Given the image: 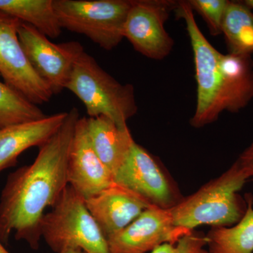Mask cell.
<instances>
[{"instance_id":"obj_10","label":"cell","mask_w":253,"mask_h":253,"mask_svg":"<svg viewBox=\"0 0 253 253\" xmlns=\"http://www.w3.org/2000/svg\"><path fill=\"white\" fill-rule=\"evenodd\" d=\"M114 182L162 209H170L182 199L157 161L136 142L114 174Z\"/></svg>"},{"instance_id":"obj_19","label":"cell","mask_w":253,"mask_h":253,"mask_svg":"<svg viewBox=\"0 0 253 253\" xmlns=\"http://www.w3.org/2000/svg\"><path fill=\"white\" fill-rule=\"evenodd\" d=\"M46 115L24 96L0 81V129L45 117Z\"/></svg>"},{"instance_id":"obj_6","label":"cell","mask_w":253,"mask_h":253,"mask_svg":"<svg viewBox=\"0 0 253 253\" xmlns=\"http://www.w3.org/2000/svg\"><path fill=\"white\" fill-rule=\"evenodd\" d=\"M133 0H53L62 29L83 35L107 51L119 45Z\"/></svg>"},{"instance_id":"obj_24","label":"cell","mask_w":253,"mask_h":253,"mask_svg":"<svg viewBox=\"0 0 253 253\" xmlns=\"http://www.w3.org/2000/svg\"><path fill=\"white\" fill-rule=\"evenodd\" d=\"M245 4L247 5L248 6L251 10H253V0H246V1H244Z\"/></svg>"},{"instance_id":"obj_12","label":"cell","mask_w":253,"mask_h":253,"mask_svg":"<svg viewBox=\"0 0 253 253\" xmlns=\"http://www.w3.org/2000/svg\"><path fill=\"white\" fill-rule=\"evenodd\" d=\"M87 118L78 120L68 161V185L84 199H89L115 184L114 176L101 162L91 144Z\"/></svg>"},{"instance_id":"obj_23","label":"cell","mask_w":253,"mask_h":253,"mask_svg":"<svg viewBox=\"0 0 253 253\" xmlns=\"http://www.w3.org/2000/svg\"><path fill=\"white\" fill-rule=\"evenodd\" d=\"M61 253H84V251H83V250H81V249H71L65 250V251H63V252H61Z\"/></svg>"},{"instance_id":"obj_18","label":"cell","mask_w":253,"mask_h":253,"mask_svg":"<svg viewBox=\"0 0 253 253\" xmlns=\"http://www.w3.org/2000/svg\"><path fill=\"white\" fill-rule=\"evenodd\" d=\"M229 53H253V12L244 1H229L221 26Z\"/></svg>"},{"instance_id":"obj_3","label":"cell","mask_w":253,"mask_h":253,"mask_svg":"<svg viewBox=\"0 0 253 253\" xmlns=\"http://www.w3.org/2000/svg\"><path fill=\"white\" fill-rule=\"evenodd\" d=\"M249 179L238 160L226 172L169 209L174 225L194 231L201 225L231 226L244 215L247 203L239 192Z\"/></svg>"},{"instance_id":"obj_2","label":"cell","mask_w":253,"mask_h":253,"mask_svg":"<svg viewBox=\"0 0 253 253\" xmlns=\"http://www.w3.org/2000/svg\"><path fill=\"white\" fill-rule=\"evenodd\" d=\"M174 11L185 22L194 53L197 99L191 126L204 127L224 111L244 109L253 99L251 56L219 52L201 32L187 1H178Z\"/></svg>"},{"instance_id":"obj_1","label":"cell","mask_w":253,"mask_h":253,"mask_svg":"<svg viewBox=\"0 0 253 253\" xmlns=\"http://www.w3.org/2000/svg\"><path fill=\"white\" fill-rule=\"evenodd\" d=\"M79 111L68 112L59 130L40 147L34 162L8 176L0 197V241L6 244L11 233L38 250L41 223L68 186V161Z\"/></svg>"},{"instance_id":"obj_22","label":"cell","mask_w":253,"mask_h":253,"mask_svg":"<svg viewBox=\"0 0 253 253\" xmlns=\"http://www.w3.org/2000/svg\"><path fill=\"white\" fill-rule=\"evenodd\" d=\"M241 167L250 178H253V142L238 158Z\"/></svg>"},{"instance_id":"obj_4","label":"cell","mask_w":253,"mask_h":253,"mask_svg":"<svg viewBox=\"0 0 253 253\" xmlns=\"http://www.w3.org/2000/svg\"><path fill=\"white\" fill-rule=\"evenodd\" d=\"M66 89L83 103L89 118L106 116L123 126L137 113L134 86L116 81L85 51L75 63Z\"/></svg>"},{"instance_id":"obj_17","label":"cell","mask_w":253,"mask_h":253,"mask_svg":"<svg viewBox=\"0 0 253 253\" xmlns=\"http://www.w3.org/2000/svg\"><path fill=\"white\" fill-rule=\"evenodd\" d=\"M0 11L32 25L51 39L62 33L53 0H0Z\"/></svg>"},{"instance_id":"obj_11","label":"cell","mask_w":253,"mask_h":253,"mask_svg":"<svg viewBox=\"0 0 253 253\" xmlns=\"http://www.w3.org/2000/svg\"><path fill=\"white\" fill-rule=\"evenodd\" d=\"M191 231L174 225L169 210L151 206L107 242L111 253H147L166 243L176 244Z\"/></svg>"},{"instance_id":"obj_13","label":"cell","mask_w":253,"mask_h":253,"mask_svg":"<svg viewBox=\"0 0 253 253\" xmlns=\"http://www.w3.org/2000/svg\"><path fill=\"white\" fill-rule=\"evenodd\" d=\"M84 201L106 239L123 230L151 206L140 196L116 183Z\"/></svg>"},{"instance_id":"obj_25","label":"cell","mask_w":253,"mask_h":253,"mask_svg":"<svg viewBox=\"0 0 253 253\" xmlns=\"http://www.w3.org/2000/svg\"><path fill=\"white\" fill-rule=\"evenodd\" d=\"M0 253H10L5 249L4 246H3V244L1 241H0Z\"/></svg>"},{"instance_id":"obj_8","label":"cell","mask_w":253,"mask_h":253,"mask_svg":"<svg viewBox=\"0 0 253 253\" xmlns=\"http://www.w3.org/2000/svg\"><path fill=\"white\" fill-rule=\"evenodd\" d=\"M177 4L173 0H133L123 27V38L146 57L164 59L174 44L165 24Z\"/></svg>"},{"instance_id":"obj_5","label":"cell","mask_w":253,"mask_h":253,"mask_svg":"<svg viewBox=\"0 0 253 253\" xmlns=\"http://www.w3.org/2000/svg\"><path fill=\"white\" fill-rule=\"evenodd\" d=\"M42 239L56 253L79 249L85 253H111L107 239L86 208L68 185L41 223Z\"/></svg>"},{"instance_id":"obj_9","label":"cell","mask_w":253,"mask_h":253,"mask_svg":"<svg viewBox=\"0 0 253 253\" xmlns=\"http://www.w3.org/2000/svg\"><path fill=\"white\" fill-rule=\"evenodd\" d=\"M21 23L18 18L0 11V76L6 84L33 104H45L54 94L25 54L18 38Z\"/></svg>"},{"instance_id":"obj_14","label":"cell","mask_w":253,"mask_h":253,"mask_svg":"<svg viewBox=\"0 0 253 253\" xmlns=\"http://www.w3.org/2000/svg\"><path fill=\"white\" fill-rule=\"evenodd\" d=\"M68 112L55 113L37 121L18 123L0 129V173L17 163L30 148L41 147L59 130Z\"/></svg>"},{"instance_id":"obj_21","label":"cell","mask_w":253,"mask_h":253,"mask_svg":"<svg viewBox=\"0 0 253 253\" xmlns=\"http://www.w3.org/2000/svg\"><path fill=\"white\" fill-rule=\"evenodd\" d=\"M206 246V236L202 233L192 231L181 237L176 244L166 243L150 253H209Z\"/></svg>"},{"instance_id":"obj_20","label":"cell","mask_w":253,"mask_h":253,"mask_svg":"<svg viewBox=\"0 0 253 253\" xmlns=\"http://www.w3.org/2000/svg\"><path fill=\"white\" fill-rule=\"evenodd\" d=\"M228 0H189L187 1L193 11L201 15L207 23L211 35L221 34L223 18L228 4Z\"/></svg>"},{"instance_id":"obj_15","label":"cell","mask_w":253,"mask_h":253,"mask_svg":"<svg viewBox=\"0 0 253 253\" xmlns=\"http://www.w3.org/2000/svg\"><path fill=\"white\" fill-rule=\"evenodd\" d=\"M86 128L94 151L114 176L135 142L127 125L119 126L111 118L101 116L87 118Z\"/></svg>"},{"instance_id":"obj_16","label":"cell","mask_w":253,"mask_h":253,"mask_svg":"<svg viewBox=\"0 0 253 253\" xmlns=\"http://www.w3.org/2000/svg\"><path fill=\"white\" fill-rule=\"evenodd\" d=\"M247 209L231 226L212 227L206 236L209 253H253V196L246 194Z\"/></svg>"},{"instance_id":"obj_7","label":"cell","mask_w":253,"mask_h":253,"mask_svg":"<svg viewBox=\"0 0 253 253\" xmlns=\"http://www.w3.org/2000/svg\"><path fill=\"white\" fill-rule=\"evenodd\" d=\"M18 34L32 66L49 86L53 94H60L66 89L84 47L77 41L55 44L34 26L22 21Z\"/></svg>"}]
</instances>
